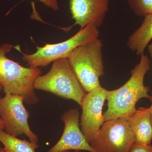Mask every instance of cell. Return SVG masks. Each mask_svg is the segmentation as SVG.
I'll list each match as a JSON object with an SVG mask.
<instances>
[{
	"label": "cell",
	"instance_id": "obj_1",
	"mask_svg": "<svg viewBox=\"0 0 152 152\" xmlns=\"http://www.w3.org/2000/svg\"><path fill=\"white\" fill-rule=\"evenodd\" d=\"M150 69L147 55L141 56L140 60L131 71L127 82L117 89L108 91L106 100L107 109L103 113L105 121L119 118H127L137 111L136 104L142 98L150 100V88L144 85L145 76Z\"/></svg>",
	"mask_w": 152,
	"mask_h": 152
},
{
	"label": "cell",
	"instance_id": "obj_2",
	"mask_svg": "<svg viewBox=\"0 0 152 152\" xmlns=\"http://www.w3.org/2000/svg\"><path fill=\"white\" fill-rule=\"evenodd\" d=\"M14 48L10 44L0 46V84L5 94L21 95L25 103L36 104L39 99L35 91V82L42 71L39 68L23 66L8 58L7 54Z\"/></svg>",
	"mask_w": 152,
	"mask_h": 152
},
{
	"label": "cell",
	"instance_id": "obj_3",
	"mask_svg": "<svg viewBox=\"0 0 152 152\" xmlns=\"http://www.w3.org/2000/svg\"><path fill=\"white\" fill-rule=\"evenodd\" d=\"M102 42L99 38L78 47L67 58L87 93L102 87L99 78L104 75Z\"/></svg>",
	"mask_w": 152,
	"mask_h": 152
},
{
	"label": "cell",
	"instance_id": "obj_4",
	"mask_svg": "<svg viewBox=\"0 0 152 152\" xmlns=\"http://www.w3.org/2000/svg\"><path fill=\"white\" fill-rule=\"evenodd\" d=\"M34 88L51 93L63 99L72 100L80 105L87 93L66 58L54 61L50 70L37 79Z\"/></svg>",
	"mask_w": 152,
	"mask_h": 152
},
{
	"label": "cell",
	"instance_id": "obj_5",
	"mask_svg": "<svg viewBox=\"0 0 152 152\" xmlns=\"http://www.w3.org/2000/svg\"><path fill=\"white\" fill-rule=\"evenodd\" d=\"M98 28L89 24L66 40L54 44H46L37 47L35 53L26 54L21 52L23 60L31 68L46 66L55 60L67 58L72 52L78 47L97 39L99 36Z\"/></svg>",
	"mask_w": 152,
	"mask_h": 152
},
{
	"label": "cell",
	"instance_id": "obj_6",
	"mask_svg": "<svg viewBox=\"0 0 152 152\" xmlns=\"http://www.w3.org/2000/svg\"><path fill=\"white\" fill-rule=\"evenodd\" d=\"M135 142L127 119L106 121L90 143L96 152H129Z\"/></svg>",
	"mask_w": 152,
	"mask_h": 152
},
{
	"label": "cell",
	"instance_id": "obj_7",
	"mask_svg": "<svg viewBox=\"0 0 152 152\" xmlns=\"http://www.w3.org/2000/svg\"><path fill=\"white\" fill-rule=\"evenodd\" d=\"M23 96L5 94L0 98V116L4 124L6 132L15 137L25 135L30 141L38 143V136L28 124L30 113L25 107Z\"/></svg>",
	"mask_w": 152,
	"mask_h": 152
},
{
	"label": "cell",
	"instance_id": "obj_8",
	"mask_svg": "<svg viewBox=\"0 0 152 152\" xmlns=\"http://www.w3.org/2000/svg\"><path fill=\"white\" fill-rule=\"evenodd\" d=\"M107 92L102 87L86 93L80 105L82 110L80 127L89 144L104 123L102 110Z\"/></svg>",
	"mask_w": 152,
	"mask_h": 152
},
{
	"label": "cell",
	"instance_id": "obj_9",
	"mask_svg": "<svg viewBox=\"0 0 152 152\" xmlns=\"http://www.w3.org/2000/svg\"><path fill=\"white\" fill-rule=\"evenodd\" d=\"M64 124V132L59 140L47 152L66 151H87L96 152L87 141L80 125V113L77 108H71L61 117Z\"/></svg>",
	"mask_w": 152,
	"mask_h": 152
},
{
	"label": "cell",
	"instance_id": "obj_10",
	"mask_svg": "<svg viewBox=\"0 0 152 152\" xmlns=\"http://www.w3.org/2000/svg\"><path fill=\"white\" fill-rule=\"evenodd\" d=\"M69 10L74 25L80 29L89 24L96 28L103 23L108 10L109 0H69Z\"/></svg>",
	"mask_w": 152,
	"mask_h": 152
},
{
	"label": "cell",
	"instance_id": "obj_11",
	"mask_svg": "<svg viewBox=\"0 0 152 152\" xmlns=\"http://www.w3.org/2000/svg\"><path fill=\"white\" fill-rule=\"evenodd\" d=\"M151 107H140L135 113L127 118L134 137L135 142L142 145L151 144L152 125Z\"/></svg>",
	"mask_w": 152,
	"mask_h": 152
},
{
	"label": "cell",
	"instance_id": "obj_12",
	"mask_svg": "<svg viewBox=\"0 0 152 152\" xmlns=\"http://www.w3.org/2000/svg\"><path fill=\"white\" fill-rule=\"evenodd\" d=\"M152 39V15L144 17L142 25L128 39L127 45L137 56L144 54Z\"/></svg>",
	"mask_w": 152,
	"mask_h": 152
},
{
	"label": "cell",
	"instance_id": "obj_13",
	"mask_svg": "<svg viewBox=\"0 0 152 152\" xmlns=\"http://www.w3.org/2000/svg\"><path fill=\"white\" fill-rule=\"evenodd\" d=\"M0 142L7 152H36L39 147L38 143L21 140L3 130H0Z\"/></svg>",
	"mask_w": 152,
	"mask_h": 152
},
{
	"label": "cell",
	"instance_id": "obj_14",
	"mask_svg": "<svg viewBox=\"0 0 152 152\" xmlns=\"http://www.w3.org/2000/svg\"><path fill=\"white\" fill-rule=\"evenodd\" d=\"M130 7L139 17L152 15V0H127Z\"/></svg>",
	"mask_w": 152,
	"mask_h": 152
},
{
	"label": "cell",
	"instance_id": "obj_15",
	"mask_svg": "<svg viewBox=\"0 0 152 152\" xmlns=\"http://www.w3.org/2000/svg\"><path fill=\"white\" fill-rule=\"evenodd\" d=\"M129 152H152V145L134 142Z\"/></svg>",
	"mask_w": 152,
	"mask_h": 152
},
{
	"label": "cell",
	"instance_id": "obj_16",
	"mask_svg": "<svg viewBox=\"0 0 152 152\" xmlns=\"http://www.w3.org/2000/svg\"><path fill=\"white\" fill-rule=\"evenodd\" d=\"M43 4L45 6L54 11L59 10L58 0H37Z\"/></svg>",
	"mask_w": 152,
	"mask_h": 152
},
{
	"label": "cell",
	"instance_id": "obj_17",
	"mask_svg": "<svg viewBox=\"0 0 152 152\" xmlns=\"http://www.w3.org/2000/svg\"><path fill=\"white\" fill-rule=\"evenodd\" d=\"M3 89V87L0 84V92H1V90ZM5 129L4 124V122L3 120L0 117V130H3Z\"/></svg>",
	"mask_w": 152,
	"mask_h": 152
},
{
	"label": "cell",
	"instance_id": "obj_18",
	"mask_svg": "<svg viewBox=\"0 0 152 152\" xmlns=\"http://www.w3.org/2000/svg\"><path fill=\"white\" fill-rule=\"evenodd\" d=\"M148 47V51L149 53L151 58L152 60V42L151 44H149Z\"/></svg>",
	"mask_w": 152,
	"mask_h": 152
},
{
	"label": "cell",
	"instance_id": "obj_19",
	"mask_svg": "<svg viewBox=\"0 0 152 152\" xmlns=\"http://www.w3.org/2000/svg\"><path fill=\"white\" fill-rule=\"evenodd\" d=\"M150 100L151 101V124L152 125V91H151V97L150 98Z\"/></svg>",
	"mask_w": 152,
	"mask_h": 152
},
{
	"label": "cell",
	"instance_id": "obj_20",
	"mask_svg": "<svg viewBox=\"0 0 152 152\" xmlns=\"http://www.w3.org/2000/svg\"><path fill=\"white\" fill-rule=\"evenodd\" d=\"M0 152H7L4 148H0Z\"/></svg>",
	"mask_w": 152,
	"mask_h": 152
},
{
	"label": "cell",
	"instance_id": "obj_21",
	"mask_svg": "<svg viewBox=\"0 0 152 152\" xmlns=\"http://www.w3.org/2000/svg\"><path fill=\"white\" fill-rule=\"evenodd\" d=\"M79 152L77 151H74V152H72V151H64V152Z\"/></svg>",
	"mask_w": 152,
	"mask_h": 152
}]
</instances>
